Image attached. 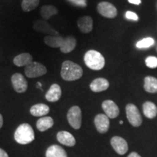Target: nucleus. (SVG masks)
I'll list each match as a JSON object with an SVG mask.
<instances>
[{
	"label": "nucleus",
	"mask_w": 157,
	"mask_h": 157,
	"mask_svg": "<svg viewBox=\"0 0 157 157\" xmlns=\"http://www.w3.org/2000/svg\"><path fill=\"white\" fill-rule=\"evenodd\" d=\"M33 29L37 32L48 34L49 36H57L58 32L52 28L46 21L44 20H36L33 23Z\"/></svg>",
	"instance_id": "nucleus-7"
},
{
	"label": "nucleus",
	"mask_w": 157,
	"mask_h": 157,
	"mask_svg": "<svg viewBox=\"0 0 157 157\" xmlns=\"http://www.w3.org/2000/svg\"><path fill=\"white\" fill-rule=\"evenodd\" d=\"M50 112V108L44 103H38L33 105L30 109V113L34 117H42L47 115Z\"/></svg>",
	"instance_id": "nucleus-19"
},
{
	"label": "nucleus",
	"mask_w": 157,
	"mask_h": 157,
	"mask_svg": "<svg viewBox=\"0 0 157 157\" xmlns=\"http://www.w3.org/2000/svg\"><path fill=\"white\" fill-rule=\"evenodd\" d=\"M94 122L96 127V129L100 133H105L109 130L110 121L109 118L105 114L100 113L95 117Z\"/></svg>",
	"instance_id": "nucleus-12"
},
{
	"label": "nucleus",
	"mask_w": 157,
	"mask_h": 157,
	"mask_svg": "<svg viewBox=\"0 0 157 157\" xmlns=\"http://www.w3.org/2000/svg\"><path fill=\"white\" fill-rule=\"evenodd\" d=\"M0 157H9L8 154H7V152L5 151H4L3 149L0 148Z\"/></svg>",
	"instance_id": "nucleus-30"
},
{
	"label": "nucleus",
	"mask_w": 157,
	"mask_h": 157,
	"mask_svg": "<svg viewBox=\"0 0 157 157\" xmlns=\"http://www.w3.org/2000/svg\"><path fill=\"white\" fill-rule=\"evenodd\" d=\"M46 157H68L66 151L61 146L52 145L46 151Z\"/></svg>",
	"instance_id": "nucleus-20"
},
{
	"label": "nucleus",
	"mask_w": 157,
	"mask_h": 157,
	"mask_svg": "<svg viewBox=\"0 0 157 157\" xmlns=\"http://www.w3.org/2000/svg\"><path fill=\"white\" fill-rule=\"evenodd\" d=\"M57 139L63 145L67 146H74L76 144L75 137L66 131H60L57 134Z\"/></svg>",
	"instance_id": "nucleus-16"
},
{
	"label": "nucleus",
	"mask_w": 157,
	"mask_h": 157,
	"mask_svg": "<svg viewBox=\"0 0 157 157\" xmlns=\"http://www.w3.org/2000/svg\"><path fill=\"white\" fill-rule=\"evenodd\" d=\"M111 144L117 154L120 155L125 154L128 151V144L122 137L114 136L111 138Z\"/></svg>",
	"instance_id": "nucleus-10"
},
{
	"label": "nucleus",
	"mask_w": 157,
	"mask_h": 157,
	"mask_svg": "<svg viewBox=\"0 0 157 157\" xmlns=\"http://www.w3.org/2000/svg\"><path fill=\"white\" fill-rule=\"evenodd\" d=\"M76 46V40L74 36H68L64 38L63 44L60 47V51L63 53H69L72 52Z\"/></svg>",
	"instance_id": "nucleus-17"
},
{
	"label": "nucleus",
	"mask_w": 157,
	"mask_h": 157,
	"mask_svg": "<svg viewBox=\"0 0 157 157\" xmlns=\"http://www.w3.org/2000/svg\"><path fill=\"white\" fill-rule=\"evenodd\" d=\"M143 111L145 117L148 119H154L157 115V107L152 102H145L143 105Z\"/></svg>",
	"instance_id": "nucleus-21"
},
{
	"label": "nucleus",
	"mask_w": 157,
	"mask_h": 157,
	"mask_svg": "<svg viewBox=\"0 0 157 157\" xmlns=\"http://www.w3.org/2000/svg\"><path fill=\"white\" fill-rule=\"evenodd\" d=\"M39 4V0H23L21 7L24 12H30L36 9Z\"/></svg>",
	"instance_id": "nucleus-26"
},
{
	"label": "nucleus",
	"mask_w": 157,
	"mask_h": 157,
	"mask_svg": "<svg viewBox=\"0 0 157 157\" xmlns=\"http://www.w3.org/2000/svg\"><path fill=\"white\" fill-rule=\"evenodd\" d=\"M83 75V70L79 65L71 60L63 62L60 76L65 81L72 82L79 79Z\"/></svg>",
	"instance_id": "nucleus-1"
},
{
	"label": "nucleus",
	"mask_w": 157,
	"mask_h": 157,
	"mask_svg": "<svg viewBox=\"0 0 157 157\" xmlns=\"http://www.w3.org/2000/svg\"><path fill=\"white\" fill-rule=\"evenodd\" d=\"M127 118L133 127H139L142 124V117L136 105L129 103L126 105Z\"/></svg>",
	"instance_id": "nucleus-6"
},
{
	"label": "nucleus",
	"mask_w": 157,
	"mask_h": 157,
	"mask_svg": "<svg viewBox=\"0 0 157 157\" xmlns=\"http://www.w3.org/2000/svg\"><path fill=\"white\" fill-rule=\"evenodd\" d=\"M12 84L13 89L15 92L18 93H25L28 88V82L24 76L20 73H15L12 76L11 78Z\"/></svg>",
	"instance_id": "nucleus-9"
},
{
	"label": "nucleus",
	"mask_w": 157,
	"mask_h": 157,
	"mask_svg": "<svg viewBox=\"0 0 157 157\" xmlns=\"http://www.w3.org/2000/svg\"><path fill=\"white\" fill-rule=\"evenodd\" d=\"M61 94L62 90L60 86L58 84H53L45 95V98L49 102H56L60 100Z\"/></svg>",
	"instance_id": "nucleus-14"
},
{
	"label": "nucleus",
	"mask_w": 157,
	"mask_h": 157,
	"mask_svg": "<svg viewBox=\"0 0 157 157\" xmlns=\"http://www.w3.org/2000/svg\"><path fill=\"white\" fill-rule=\"evenodd\" d=\"M64 38L60 35L57 36H46L44 38V42L50 48H60L63 42Z\"/></svg>",
	"instance_id": "nucleus-23"
},
{
	"label": "nucleus",
	"mask_w": 157,
	"mask_h": 157,
	"mask_svg": "<svg viewBox=\"0 0 157 157\" xmlns=\"http://www.w3.org/2000/svg\"><path fill=\"white\" fill-rule=\"evenodd\" d=\"M84 60L85 65L92 70L99 71L105 66V58L101 52L95 50L87 51L84 55Z\"/></svg>",
	"instance_id": "nucleus-3"
},
{
	"label": "nucleus",
	"mask_w": 157,
	"mask_h": 157,
	"mask_svg": "<svg viewBox=\"0 0 157 157\" xmlns=\"http://www.w3.org/2000/svg\"><path fill=\"white\" fill-rule=\"evenodd\" d=\"M98 11L102 16L113 18L117 15V10L114 5L108 2H101L98 5Z\"/></svg>",
	"instance_id": "nucleus-8"
},
{
	"label": "nucleus",
	"mask_w": 157,
	"mask_h": 157,
	"mask_svg": "<svg viewBox=\"0 0 157 157\" xmlns=\"http://www.w3.org/2000/svg\"><path fill=\"white\" fill-rule=\"evenodd\" d=\"M144 90L149 93H157V78L154 76H146L144 78Z\"/></svg>",
	"instance_id": "nucleus-24"
},
{
	"label": "nucleus",
	"mask_w": 157,
	"mask_h": 157,
	"mask_svg": "<svg viewBox=\"0 0 157 157\" xmlns=\"http://www.w3.org/2000/svg\"><path fill=\"white\" fill-rule=\"evenodd\" d=\"M54 124V121L52 117H42L37 121L36 127L38 130L40 132H44L51 128Z\"/></svg>",
	"instance_id": "nucleus-22"
},
{
	"label": "nucleus",
	"mask_w": 157,
	"mask_h": 157,
	"mask_svg": "<svg viewBox=\"0 0 157 157\" xmlns=\"http://www.w3.org/2000/svg\"><path fill=\"white\" fill-rule=\"evenodd\" d=\"M154 39L151 37H147V38H144L137 42L136 47L139 49L148 48L153 46L154 44Z\"/></svg>",
	"instance_id": "nucleus-27"
},
{
	"label": "nucleus",
	"mask_w": 157,
	"mask_h": 157,
	"mask_svg": "<svg viewBox=\"0 0 157 157\" xmlns=\"http://www.w3.org/2000/svg\"><path fill=\"white\" fill-rule=\"evenodd\" d=\"M146 65L150 68H155L157 67V58L155 56H148L146 58Z\"/></svg>",
	"instance_id": "nucleus-28"
},
{
	"label": "nucleus",
	"mask_w": 157,
	"mask_h": 157,
	"mask_svg": "<svg viewBox=\"0 0 157 157\" xmlns=\"http://www.w3.org/2000/svg\"><path fill=\"white\" fill-rule=\"evenodd\" d=\"M125 17H126L127 19L131 20V21H137L139 20V17L137 16V15L135 13H133V12L131 11H127L125 14Z\"/></svg>",
	"instance_id": "nucleus-29"
},
{
	"label": "nucleus",
	"mask_w": 157,
	"mask_h": 157,
	"mask_svg": "<svg viewBox=\"0 0 157 157\" xmlns=\"http://www.w3.org/2000/svg\"><path fill=\"white\" fill-rule=\"evenodd\" d=\"M90 87L94 93H101L109 87V82L106 78H97L91 82Z\"/></svg>",
	"instance_id": "nucleus-13"
},
{
	"label": "nucleus",
	"mask_w": 157,
	"mask_h": 157,
	"mask_svg": "<svg viewBox=\"0 0 157 157\" xmlns=\"http://www.w3.org/2000/svg\"><path fill=\"white\" fill-rule=\"evenodd\" d=\"M31 62H32V56L31 54L27 53V52L20 54L18 56H15L13 59V63L19 67H22V66L25 67Z\"/></svg>",
	"instance_id": "nucleus-18"
},
{
	"label": "nucleus",
	"mask_w": 157,
	"mask_h": 157,
	"mask_svg": "<svg viewBox=\"0 0 157 157\" xmlns=\"http://www.w3.org/2000/svg\"><path fill=\"white\" fill-rule=\"evenodd\" d=\"M128 2L131 4H134V5H139L141 3V0H128Z\"/></svg>",
	"instance_id": "nucleus-31"
},
{
	"label": "nucleus",
	"mask_w": 157,
	"mask_h": 157,
	"mask_svg": "<svg viewBox=\"0 0 157 157\" xmlns=\"http://www.w3.org/2000/svg\"><path fill=\"white\" fill-rule=\"evenodd\" d=\"M2 125H3V117L0 114V129L2 128Z\"/></svg>",
	"instance_id": "nucleus-33"
},
{
	"label": "nucleus",
	"mask_w": 157,
	"mask_h": 157,
	"mask_svg": "<svg viewBox=\"0 0 157 157\" xmlns=\"http://www.w3.org/2000/svg\"><path fill=\"white\" fill-rule=\"evenodd\" d=\"M102 108H103L105 115L111 119H114L119 114V107L114 102L111 100H106V101H103L102 103Z\"/></svg>",
	"instance_id": "nucleus-11"
},
{
	"label": "nucleus",
	"mask_w": 157,
	"mask_h": 157,
	"mask_svg": "<svg viewBox=\"0 0 157 157\" xmlns=\"http://www.w3.org/2000/svg\"><path fill=\"white\" fill-rule=\"evenodd\" d=\"M15 140L17 143L26 145L32 142L35 139L34 129L30 124L23 123L17 127L15 132Z\"/></svg>",
	"instance_id": "nucleus-2"
},
{
	"label": "nucleus",
	"mask_w": 157,
	"mask_h": 157,
	"mask_svg": "<svg viewBox=\"0 0 157 157\" xmlns=\"http://www.w3.org/2000/svg\"><path fill=\"white\" fill-rule=\"evenodd\" d=\"M127 157H141V156L138 154H137L136 152H132Z\"/></svg>",
	"instance_id": "nucleus-32"
},
{
	"label": "nucleus",
	"mask_w": 157,
	"mask_h": 157,
	"mask_svg": "<svg viewBox=\"0 0 157 157\" xmlns=\"http://www.w3.org/2000/svg\"><path fill=\"white\" fill-rule=\"evenodd\" d=\"M77 25L79 30L84 34H87L93 30V21L91 17L84 16L80 17L77 21Z\"/></svg>",
	"instance_id": "nucleus-15"
},
{
	"label": "nucleus",
	"mask_w": 157,
	"mask_h": 157,
	"mask_svg": "<svg viewBox=\"0 0 157 157\" xmlns=\"http://www.w3.org/2000/svg\"><path fill=\"white\" fill-rule=\"evenodd\" d=\"M25 74L29 78H36L46 74L47 68L44 65L39 62H31L30 64L25 66Z\"/></svg>",
	"instance_id": "nucleus-4"
},
{
	"label": "nucleus",
	"mask_w": 157,
	"mask_h": 157,
	"mask_svg": "<svg viewBox=\"0 0 157 157\" xmlns=\"http://www.w3.org/2000/svg\"><path fill=\"white\" fill-rule=\"evenodd\" d=\"M67 119L69 124L75 129H78L82 125V111L77 105L72 106L68 110Z\"/></svg>",
	"instance_id": "nucleus-5"
},
{
	"label": "nucleus",
	"mask_w": 157,
	"mask_h": 157,
	"mask_svg": "<svg viewBox=\"0 0 157 157\" xmlns=\"http://www.w3.org/2000/svg\"><path fill=\"white\" fill-rule=\"evenodd\" d=\"M119 124H122L123 121H119Z\"/></svg>",
	"instance_id": "nucleus-34"
},
{
	"label": "nucleus",
	"mask_w": 157,
	"mask_h": 157,
	"mask_svg": "<svg viewBox=\"0 0 157 157\" xmlns=\"http://www.w3.org/2000/svg\"><path fill=\"white\" fill-rule=\"evenodd\" d=\"M58 13V9L52 5H44L41 8V15L42 18L47 21L51 17L56 15Z\"/></svg>",
	"instance_id": "nucleus-25"
}]
</instances>
